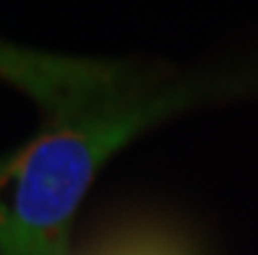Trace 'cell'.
I'll list each match as a JSON object with an SVG mask.
<instances>
[{"label":"cell","instance_id":"obj_1","mask_svg":"<svg viewBox=\"0 0 258 255\" xmlns=\"http://www.w3.org/2000/svg\"><path fill=\"white\" fill-rule=\"evenodd\" d=\"M204 94V86L151 78L125 97L52 117L24 148L0 159V255H68L71 221L102 164Z\"/></svg>","mask_w":258,"mask_h":255},{"label":"cell","instance_id":"obj_2","mask_svg":"<svg viewBox=\"0 0 258 255\" xmlns=\"http://www.w3.org/2000/svg\"><path fill=\"white\" fill-rule=\"evenodd\" d=\"M0 78L19 83L24 92L39 99L52 120L125 97L151 76L125 65L21 52L0 44Z\"/></svg>","mask_w":258,"mask_h":255},{"label":"cell","instance_id":"obj_3","mask_svg":"<svg viewBox=\"0 0 258 255\" xmlns=\"http://www.w3.org/2000/svg\"><path fill=\"white\" fill-rule=\"evenodd\" d=\"M99 255H190L170 234L159 232H125L112 239Z\"/></svg>","mask_w":258,"mask_h":255}]
</instances>
